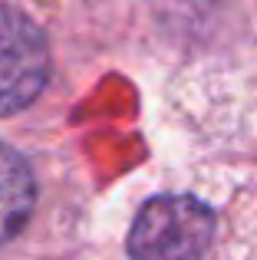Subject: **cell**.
Returning a JSON list of instances; mask_svg holds the SVG:
<instances>
[{
    "label": "cell",
    "instance_id": "6da1fadb",
    "mask_svg": "<svg viewBox=\"0 0 257 260\" xmlns=\"http://www.w3.org/2000/svg\"><path fill=\"white\" fill-rule=\"evenodd\" d=\"M218 237V214L195 194H158L142 204L128 231L132 260H205Z\"/></svg>",
    "mask_w": 257,
    "mask_h": 260
},
{
    "label": "cell",
    "instance_id": "7a4b0ae2",
    "mask_svg": "<svg viewBox=\"0 0 257 260\" xmlns=\"http://www.w3.org/2000/svg\"><path fill=\"white\" fill-rule=\"evenodd\" d=\"M50 46L23 10L0 4V115L26 109L46 86Z\"/></svg>",
    "mask_w": 257,
    "mask_h": 260
},
{
    "label": "cell",
    "instance_id": "3957f363",
    "mask_svg": "<svg viewBox=\"0 0 257 260\" xmlns=\"http://www.w3.org/2000/svg\"><path fill=\"white\" fill-rule=\"evenodd\" d=\"M37 204V184L26 158L0 142V244L13 241L26 228Z\"/></svg>",
    "mask_w": 257,
    "mask_h": 260
}]
</instances>
